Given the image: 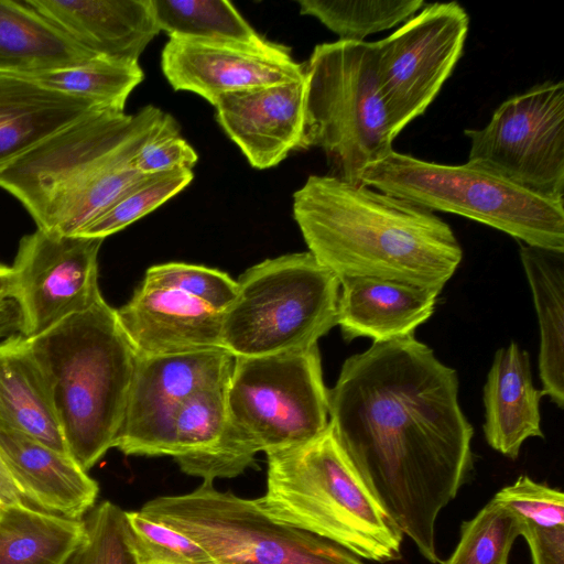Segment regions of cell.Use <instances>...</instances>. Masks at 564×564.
<instances>
[{
	"instance_id": "cell-15",
	"label": "cell",
	"mask_w": 564,
	"mask_h": 564,
	"mask_svg": "<svg viewBox=\"0 0 564 564\" xmlns=\"http://www.w3.org/2000/svg\"><path fill=\"white\" fill-rule=\"evenodd\" d=\"M161 68L174 90L194 93L213 106L224 95L304 78L288 47L170 37Z\"/></svg>"
},
{
	"instance_id": "cell-20",
	"label": "cell",
	"mask_w": 564,
	"mask_h": 564,
	"mask_svg": "<svg viewBox=\"0 0 564 564\" xmlns=\"http://www.w3.org/2000/svg\"><path fill=\"white\" fill-rule=\"evenodd\" d=\"M339 282L337 325L346 340L413 335L433 315L441 292L378 278L344 276Z\"/></svg>"
},
{
	"instance_id": "cell-14",
	"label": "cell",
	"mask_w": 564,
	"mask_h": 564,
	"mask_svg": "<svg viewBox=\"0 0 564 564\" xmlns=\"http://www.w3.org/2000/svg\"><path fill=\"white\" fill-rule=\"evenodd\" d=\"M234 360L223 348L138 355L115 447L124 455L171 456L181 406L195 393L228 382Z\"/></svg>"
},
{
	"instance_id": "cell-21",
	"label": "cell",
	"mask_w": 564,
	"mask_h": 564,
	"mask_svg": "<svg viewBox=\"0 0 564 564\" xmlns=\"http://www.w3.org/2000/svg\"><path fill=\"white\" fill-rule=\"evenodd\" d=\"M541 397L528 352L514 341L499 348L484 387V434L489 446L516 459L527 438L543 437Z\"/></svg>"
},
{
	"instance_id": "cell-28",
	"label": "cell",
	"mask_w": 564,
	"mask_h": 564,
	"mask_svg": "<svg viewBox=\"0 0 564 564\" xmlns=\"http://www.w3.org/2000/svg\"><path fill=\"white\" fill-rule=\"evenodd\" d=\"M156 25L169 37L231 42L263 47L260 35L226 0H151Z\"/></svg>"
},
{
	"instance_id": "cell-1",
	"label": "cell",
	"mask_w": 564,
	"mask_h": 564,
	"mask_svg": "<svg viewBox=\"0 0 564 564\" xmlns=\"http://www.w3.org/2000/svg\"><path fill=\"white\" fill-rule=\"evenodd\" d=\"M329 426L381 506L420 553L441 562L440 512L471 469L474 430L457 372L413 335L347 358L328 389Z\"/></svg>"
},
{
	"instance_id": "cell-26",
	"label": "cell",
	"mask_w": 564,
	"mask_h": 564,
	"mask_svg": "<svg viewBox=\"0 0 564 564\" xmlns=\"http://www.w3.org/2000/svg\"><path fill=\"white\" fill-rule=\"evenodd\" d=\"M540 328L542 395L564 406V252L520 243Z\"/></svg>"
},
{
	"instance_id": "cell-27",
	"label": "cell",
	"mask_w": 564,
	"mask_h": 564,
	"mask_svg": "<svg viewBox=\"0 0 564 564\" xmlns=\"http://www.w3.org/2000/svg\"><path fill=\"white\" fill-rule=\"evenodd\" d=\"M86 523L28 505L0 508V564H67Z\"/></svg>"
},
{
	"instance_id": "cell-6",
	"label": "cell",
	"mask_w": 564,
	"mask_h": 564,
	"mask_svg": "<svg viewBox=\"0 0 564 564\" xmlns=\"http://www.w3.org/2000/svg\"><path fill=\"white\" fill-rule=\"evenodd\" d=\"M305 129L301 150L322 149L336 177L361 184L365 169L392 149L378 82L377 42L317 44L306 65Z\"/></svg>"
},
{
	"instance_id": "cell-9",
	"label": "cell",
	"mask_w": 564,
	"mask_h": 564,
	"mask_svg": "<svg viewBox=\"0 0 564 564\" xmlns=\"http://www.w3.org/2000/svg\"><path fill=\"white\" fill-rule=\"evenodd\" d=\"M226 437L254 459L306 443L328 426V389L317 345L258 357H235L226 389Z\"/></svg>"
},
{
	"instance_id": "cell-37",
	"label": "cell",
	"mask_w": 564,
	"mask_h": 564,
	"mask_svg": "<svg viewBox=\"0 0 564 564\" xmlns=\"http://www.w3.org/2000/svg\"><path fill=\"white\" fill-rule=\"evenodd\" d=\"M180 132L181 128L172 117L160 133L140 148L132 159V166L142 175L193 170L198 155Z\"/></svg>"
},
{
	"instance_id": "cell-13",
	"label": "cell",
	"mask_w": 564,
	"mask_h": 564,
	"mask_svg": "<svg viewBox=\"0 0 564 564\" xmlns=\"http://www.w3.org/2000/svg\"><path fill=\"white\" fill-rule=\"evenodd\" d=\"M104 240L39 228L21 238L11 269L23 337L37 336L102 299L98 253Z\"/></svg>"
},
{
	"instance_id": "cell-10",
	"label": "cell",
	"mask_w": 564,
	"mask_h": 564,
	"mask_svg": "<svg viewBox=\"0 0 564 564\" xmlns=\"http://www.w3.org/2000/svg\"><path fill=\"white\" fill-rule=\"evenodd\" d=\"M144 517L199 544L216 564H364L346 549L273 519L258 499L203 481L195 490L148 501Z\"/></svg>"
},
{
	"instance_id": "cell-3",
	"label": "cell",
	"mask_w": 564,
	"mask_h": 564,
	"mask_svg": "<svg viewBox=\"0 0 564 564\" xmlns=\"http://www.w3.org/2000/svg\"><path fill=\"white\" fill-rule=\"evenodd\" d=\"M171 115L96 108L0 169V187L39 229L77 235L127 188L124 167Z\"/></svg>"
},
{
	"instance_id": "cell-31",
	"label": "cell",
	"mask_w": 564,
	"mask_h": 564,
	"mask_svg": "<svg viewBox=\"0 0 564 564\" xmlns=\"http://www.w3.org/2000/svg\"><path fill=\"white\" fill-rule=\"evenodd\" d=\"M522 530L523 521L492 498L471 520L463 522L459 542L444 564H508Z\"/></svg>"
},
{
	"instance_id": "cell-12",
	"label": "cell",
	"mask_w": 564,
	"mask_h": 564,
	"mask_svg": "<svg viewBox=\"0 0 564 564\" xmlns=\"http://www.w3.org/2000/svg\"><path fill=\"white\" fill-rule=\"evenodd\" d=\"M468 28L459 3L435 2L377 42L379 89L394 138L426 110L451 76Z\"/></svg>"
},
{
	"instance_id": "cell-22",
	"label": "cell",
	"mask_w": 564,
	"mask_h": 564,
	"mask_svg": "<svg viewBox=\"0 0 564 564\" xmlns=\"http://www.w3.org/2000/svg\"><path fill=\"white\" fill-rule=\"evenodd\" d=\"M96 108L101 107L0 73V169Z\"/></svg>"
},
{
	"instance_id": "cell-34",
	"label": "cell",
	"mask_w": 564,
	"mask_h": 564,
	"mask_svg": "<svg viewBox=\"0 0 564 564\" xmlns=\"http://www.w3.org/2000/svg\"><path fill=\"white\" fill-rule=\"evenodd\" d=\"M139 564H216L196 542L153 521L140 511H126Z\"/></svg>"
},
{
	"instance_id": "cell-33",
	"label": "cell",
	"mask_w": 564,
	"mask_h": 564,
	"mask_svg": "<svg viewBox=\"0 0 564 564\" xmlns=\"http://www.w3.org/2000/svg\"><path fill=\"white\" fill-rule=\"evenodd\" d=\"M85 523V540L67 564H139L124 510L104 501Z\"/></svg>"
},
{
	"instance_id": "cell-23",
	"label": "cell",
	"mask_w": 564,
	"mask_h": 564,
	"mask_svg": "<svg viewBox=\"0 0 564 564\" xmlns=\"http://www.w3.org/2000/svg\"><path fill=\"white\" fill-rule=\"evenodd\" d=\"M227 383L192 395L181 406L174 423L171 456L183 473L203 481L232 478L251 466L226 438Z\"/></svg>"
},
{
	"instance_id": "cell-5",
	"label": "cell",
	"mask_w": 564,
	"mask_h": 564,
	"mask_svg": "<svg viewBox=\"0 0 564 564\" xmlns=\"http://www.w3.org/2000/svg\"><path fill=\"white\" fill-rule=\"evenodd\" d=\"M261 507L275 520L326 539L359 558L399 560L403 533L336 440L317 437L267 454Z\"/></svg>"
},
{
	"instance_id": "cell-8",
	"label": "cell",
	"mask_w": 564,
	"mask_h": 564,
	"mask_svg": "<svg viewBox=\"0 0 564 564\" xmlns=\"http://www.w3.org/2000/svg\"><path fill=\"white\" fill-rule=\"evenodd\" d=\"M237 285L221 319V347L234 357L308 349L337 325L339 278L308 251L257 263Z\"/></svg>"
},
{
	"instance_id": "cell-18",
	"label": "cell",
	"mask_w": 564,
	"mask_h": 564,
	"mask_svg": "<svg viewBox=\"0 0 564 564\" xmlns=\"http://www.w3.org/2000/svg\"><path fill=\"white\" fill-rule=\"evenodd\" d=\"M97 57L139 62L160 33L151 0H25Z\"/></svg>"
},
{
	"instance_id": "cell-16",
	"label": "cell",
	"mask_w": 564,
	"mask_h": 564,
	"mask_svg": "<svg viewBox=\"0 0 564 564\" xmlns=\"http://www.w3.org/2000/svg\"><path fill=\"white\" fill-rule=\"evenodd\" d=\"M306 80L231 93L214 105L216 119L258 170L278 165L301 150L305 129Z\"/></svg>"
},
{
	"instance_id": "cell-40",
	"label": "cell",
	"mask_w": 564,
	"mask_h": 564,
	"mask_svg": "<svg viewBox=\"0 0 564 564\" xmlns=\"http://www.w3.org/2000/svg\"><path fill=\"white\" fill-rule=\"evenodd\" d=\"M14 276L11 267L0 263V301L12 300Z\"/></svg>"
},
{
	"instance_id": "cell-39",
	"label": "cell",
	"mask_w": 564,
	"mask_h": 564,
	"mask_svg": "<svg viewBox=\"0 0 564 564\" xmlns=\"http://www.w3.org/2000/svg\"><path fill=\"white\" fill-rule=\"evenodd\" d=\"M9 505L32 506L21 490L7 462L0 453V508Z\"/></svg>"
},
{
	"instance_id": "cell-4",
	"label": "cell",
	"mask_w": 564,
	"mask_h": 564,
	"mask_svg": "<svg viewBox=\"0 0 564 564\" xmlns=\"http://www.w3.org/2000/svg\"><path fill=\"white\" fill-rule=\"evenodd\" d=\"M26 340L69 455L88 471L115 447L138 352L104 297Z\"/></svg>"
},
{
	"instance_id": "cell-38",
	"label": "cell",
	"mask_w": 564,
	"mask_h": 564,
	"mask_svg": "<svg viewBox=\"0 0 564 564\" xmlns=\"http://www.w3.org/2000/svg\"><path fill=\"white\" fill-rule=\"evenodd\" d=\"M521 535L529 544L533 564H564V525L540 527L523 522Z\"/></svg>"
},
{
	"instance_id": "cell-29",
	"label": "cell",
	"mask_w": 564,
	"mask_h": 564,
	"mask_svg": "<svg viewBox=\"0 0 564 564\" xmlns=\"http://www.w3.org/2000/svg\"><path fill=\"white\" fill-rule=\"evenodd\" d=\"M24 77L98 107L124 111L144 74L139 62L96 57L79 66Z\"/></svg>"
},
{
	"instance_id": "cell-32",
	"label": "cell",
	"mask_w": 564,
	"mask_h": 564,
	"mask_svg": "<svg viewBox=\"0 0 564 564\" xmlns=\"http://www.w3.org/2000/svg\"><path fill=\"white\" fill-rule=\"evenodd\" d=\"M193 177V170L145 175L77 235L105 239L176 196L191 184Z\"/></svg>"
},
{
	"instance_id": "cell-2",
	"label": "cell",
	"mask_w": 564,
	"mask_h": 564,
	"mask_svg": "<svg viewBox=\"0 0 564 564\" xmlns=\"http://www.w3.org/2000/svg\"><path fill=\"white\" fill-rule=\"evenodd\" d=\"M292 210L308 252L338 278L442 291L463 258L452 228L432 210L334 175L308 176Z\"/></svg>"
},
{
	"instance_id": "cell-35",
	"label": "cell",
	"mask_w": 564,
	"mask_h": 564,
	"mask_svg": "<svg viewBox=\"0 0 564 564\" xmlns=\"http://www.w3.org/2000/svg\"><path fill=\"white\" fill-rule=\"evenodd\" d=\"M144 283L182 291L213 308L224 312L237 295V281L220 270L184 262L150 267Z\"/></svg>"
},
{
	"instance_id": "cell-11",
	"label": "cell",
	"mask_w": 564,
	"mask_h": 564,
	"mask_svg": "<svg viewBox=\"0 0 564 564\" xmlns=\"http://www.w3.org/2000/svg\"><path fill=\"white\" fill-rule=\"evenodd\" d=\"M468 163L564 203V84L547 82L503 101L482 129H467Z\"/></svg>"
},
{
	"instance_id": "cell-36",
	"label": "cell",
	"mask_w": 564,
	"mask_h": 564,
	"mask_svg": "<svg viewBox=\"0 0 564 564\" xmlns=\"http://www.w3.org/2000/svg\"><path fill=\"white\" fill-rule=\"evenodd\" d=\"M524 523L540 527L564 525V494L520 476L494 497Z\"/></svg>"
},
{
	"instance_id": "cell-17",
	"label": "cell",
	"mask_w": 564,
	"mask_h": 564,
	"mask_svg": "<svg viewBox=\"0 0 564 564\" xmlns=\"http://www.w3.org/2000/svg\"><path fill=\"white\" fill-rule=\"evenodd\" d=\"M116 313L140 356L223 348V312L176 289L141 282Z\"/></svg>"
},
{
	"instance_id": "cell-24",
	"label": "cell",
	"mask_w": 564,
	"mask_h": 564,
	"mask_svg": "<svg viewBox=\"0 0 564 564\" xmlns=\"http://www.w3.org/2000/svg\"><path fill=\"white\" fill-rule=\"evenodd\" d=\"M0 429L69 455L43 375L21 334L0 340Z\"/></svg>"
},
{
	"instance_id": "cell-7",
	"label": "cell",
	"mask_w": 564,
	"mask_h": 564,
	"mask_svg": "<svg viewBox=\"0 0 564 564\" xmlns=\"http://www.w3.org/2000/svg\"><path fill=\"white\" fill-rule=\"evenodd\" d=\"M361 184L432 212L479 221L524 245L564 252V203L475 164L431 163L393 150L365 169Z\"/></svg>"
},
{
	"instance_id": "cell-25",
	"label": "cell",
	"mask_w": 564,
	"mask_h": 564,
	"mask_svg": "<svg viewBox=\"0 0 564 564\" xmlns=\"http://www.w3.org/2000/svg\"><path fill=\"white\" fill-rule=\"evenodd\" d=\"M25 0H0V73L33 76L96 58Z\"/></svg>"
},
{
	"instance_id": "cell-30",
	"label": "cell",
	"mask_w": 564,
	"mask_h": 564,
	"mask_svg": "<svg viewBox=\"0 0 564 564\" xmlns=\"http://www.w3.org/2000/svg\"><path fill=\"white\" fill-rule=\"evenodd\" d=\"M301 14L311 15L341 41L362 42L372 33L391 29L413 17L422 0L341 1L299 0Z\"/></svg>"
},
{
	"instance_id": "cell-19",
	"label": "cell",
	"mask_w": 564,
	"mask_h": 564,
	"mask_svg": "<svg viewBox=\"0 0 564 564\" xmlns=\"http://www.w3.org/2000/svg\"><path fill=\"white\" fill-rule=\"evenodd\" d=\"M0 453L35 508L83 519L95 507L98 484L69 455L23 433L1 429Z\"/></svg>"
}]
</instances>
